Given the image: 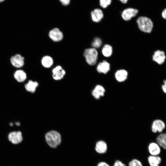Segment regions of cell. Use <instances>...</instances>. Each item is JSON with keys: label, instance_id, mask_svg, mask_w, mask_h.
I'll return each mask as SVG.
<instances>
[{"label": "cell", "instance_id": "obj_1", "mask_svg": "<svg viewBox=\"0 0 166 166\" xmlns=\"http://www.w3.org/2000/svg\"><path fill=\"white\" fill-rule=\"evenodd\" d=\"M136 22L139 29L145 33H151L153 27V23L152 19L148 17L141 16L139 17Z\"/></svg>", "mask_w": 166, "mask_h": 166}, {"label": "cell", "instance_id": "obj_2", "mask_svg": "<svg viewBox=\"0 0 166 166\" xmlns=\"http://www.w3.org/2000/svg\"><path fill=\"white\" fill-rule=\"evenodd\" d=\"M46 141L51 148H56L61 143V137L58 132L51 131L48 132L45 135Z\"/></svg>", "mask_w": 166, "mask_h": 166}, {"label": "cell", "instance_id": "obj_3", "mask_svg": "<svg viewBox=\"0 0 166 166\" xmlns=\"http://www.w3.org/2000/svg\"><path fill=\"white\" fill-rule=\"evenodd\" d=\"M84 55L87 62L89 65H93L96 63L98 52L95 48H88L84 51Z\"/></svg>", "mask_w": 166, "mask_h": 166}, {"label": "cell", "instance_id": "obj_4", "mask_svg": "<svg viewBox=\"0 0 166 166\" xmlns=\"http://www.w3.org/2000/svg\"><path fill=\"white\" fill-rule=\"evenodd\" d=\"M138 10L135 8L129 7L124 9L121 13L122 18L125 21L130 20L132 18L136 16Z\"/></svg>", "mask_w": 166, "mask_h": 166}, {"label": "cell", "instance_id": "obj_5", "mask_svg": "<svg viewBox=\"0 0 166 166\" xmlns=\"http://www.w3.org/2000/svg\"><path fill=\"white\" fill-rule=\"evenodd\" d=\"M166 58L164 52L160 50L155 51L152 56V61L159 65H161L164 63Z\"/></svg>", "mask_w": 166, "mask_h": 166}, {"label": "cell", "instance_id": "obj_6", "mask_svg": "<svg viewBox=\"0 0 166 166\" xmlns=\"http://www.w3.org/2000/svg\"><path fill=\"white\" fill-rule=\"evenodd\" d=\"M49 35L53 41L57 42L61 41L63 37L62 33L58 28H55L50 31Z\"/></svg>", "mask_w": 166, "mask_h": 166}, {"label": "cell", "instance_id": "obj_7", "mask_svg": "<svg viewBox=\"0 0 166 166\" xmlns=\"http://www.w3.org/2000/svg\"><path fill=\"white\" fill-rule=\"evenodd\" d=\"M24 58L19 54H17L12 56L10 58V62L12 65L14 67L20 68L24 65Z\"/></svg>", "mask_w": 166, "mask_h": 166}, {"label": "cell", "instance_id": "obj_8", "mask_svg": "<svg viewBox=\"0 0 166 166\" xmlns=\"http://www.w3.org/2000/svg\"><path fill=\"white\" fill-rule=\"evenodd\" d=\"M8 139L13 144L19 143L22 140V133L20 131L11 132L8 135Z\"/></svg>", "mask_w": 166, "mask_h": 166}, {"label": "cell", "instance_id": "obj_9", "mask_svg": "<svg viewBox=\"0 0 166 166\" xmlns=\"http://www.w3.org/2000/svg\"><path fill=\"white\" fill-rule=\"evenodd\" d=\"M165 125L164 122L160 119L154 121L152 126V130L154 133L157 132H161L165 128Z\"/></svg>", "mask_w": 166, "mask_h": 166}, {"label": "cell", "instance_id": "obj_10", "mask_svg": "<svg viewBox=\"0 0 166 166\" xmlns=\"http://www.w3.org/2000/svg\"><path fill=\"white\" fill-rule=\"evenodd\" d=\"M92 20L94 22H100L104 17V14L102 10L99 8H95L91 12Z\"/></svg>", "mask_w": 166, "mask_h": 166}, {"label": "cell", "instance_id": "obj_11", "mask_svg": "<svg viewBox=\"0 0 166 166\" xmlns=\"http://www.w3.org/2000/svg\"><path fill=\"white\" fill-rule=\"evenodd\" d=\"M53 77L55 80H60L62 79L65 74V70L60 65H58L52 70Z\"/></svg>", "mask_w": 166, "mask_h": 166}, {"label": "cell", "instance_id": "obj_12", "mask_svg": "<svg viewBox=\"0 0 166 166\" xmlns=\"http://www.w3.org/2000/svg\"><path fill=\"white\" fill-rule=\"evenodd\" d=\"M160 146L156 142H152L148 147V150L151 155L158 156L161 152Z\"/></svg>", "mask_w": 166, "mask_h": 166}, {"label": "cell", "instance_id": "obj_13", "mask_svg": "<svg viewBox=\"0 0 166 166\" xmlns=\"http://www.w3.org/2000/svg\"><path fill=\"white\" fill-rule=\"evenodd\" d=\"M110 65L106 61H103L98 65L97 70L98 72L106 74L110 70Z\"/></svg>", "mask_w": 166, "mask_h": 166}, {"label": "cell", "instance_id": "obj_14", "mask_svg": "<svg viewBox=\"0 0 166 166\" xmlns=\"http://www.w3.org/2000/svg\"><path fill=\"white\" fill-rule=\"evenodd\" d=\"M105 92L104 88L101 85H98L96 86L92 91V95L96 99H99L101 97L104 95Z\"/></svg>", "mask_w": 166, "mask_h": 166}, {"label": "cell", "instance_id": "obj_15", "mask_svg": "<svg viewBox=\"0 0 166 166\" xmlns=\"http://www.w3.org/2000/svg\"><path fill=\"white\" fill-rule=\"evenodd\" d=\"M107 149V144L103 140H100L97 142L95 147V150L98 153H105L106 152Z\"/></svg>", "mask_w": 166, "mask_h": 166}, {"label": "cell", "instance_id": "obj_16", "mask_svg": "<svg viewBox=\"0 0 166 166\" xmlns=\"http://www.w3.org/2000/svg\"><path fill=\"white\" fill-rule=\"evenodd\" d=\"M150 166H159L161 162V159L159 156L150 155L148 158Z\"/></svg>", "mask_w": 166, "mask_h": 166}, {"label": "cell", "instance_id": "obj_17", "mask_svg": "<svg viewBox=\"0 0 166 166\" xmlns=\"http://www.w3.org/2000/svg\"><path fill=\"white\" fill-rule=\"evenodd\" d=\"M128 76L127 72L124 69H120L117 70L115 74V77L116 80L119 82H123L127 78Z\"/></svg>", "mask_w": 166, "mask_h": 166}, {"label": "cell", "instance_id": "obj_18", "mask_svg": "<svg viewBox=\"0 0 166 166\" xmlns=\"http://www.w3.org/2000/svg\"><path fill=\"white\" fill-rule=\"evenodd\" d=\"M14 76L15 79L19 82H23L26 78V73L22 70L16 71L14 73Z\"/></svg>", "mask_w": 166, "mask_h": 166}, {"label": "cell", "instance_id": "obj_19", "mask_svg": "<svg viewBox=\"0 0 166 166\" xmlns=\"http://www.w3.org/2000/svg\"><path fill=\"white\" fill-rule=\"evenodd\" d=\"M156 141L161 147L166 149V133L160 134L157 137Z\"/></svg>", "mask_w": 166, "mask_h": 166}, {"label": "cell", "instance_id": "obj_20", "mask_svg": "<svg viewBox=\"0 0 166 166\" xmlns=\"http://www.w3.org/2000/svg\"><path fill=\"white\" fill-rule=\"evenodd\" d=\"M41 63L44 67L49 68L53 64V60L51 57L49 56H45L42 58Z\"/></svg>", "mask_w": 166, "mask_h": 166}, {"label": "cell", "instance_id": "obj_21", "mask_svg": "<svg viewBox=\"0 0 166 166\" xmlns=\"http://www.w3.org/2000/svg\"><path fill=\"white\" fill-rule=\"evenodd\" d=\"M38 85V83L37 82L30 80L28 83L25 85V87L27 91L34 93Z\"/></svg>", "mask_w": 166, "mask_h": 166}, {"label": "cell", "instance_id": "obj_22", "mask_svg": "<svg viewBox=\"0 0 166 166\" xmlns=\"http://www.w3.org/2000/svg\"><path fill=\"white\" fill-rule=\"evenodd\" d=\"M113 51L112 46L108 44L104 45L102 50V52L103 55L105 57H109L111 56Z\"/></svg>", "mask_w": 166, "mask_h": 166}, {"label": "cell", "instance_id": "obj_23", "mask_svg": "<svg viewBox=\"0 0 166 166\" xmlns=\"http://www.w3.org/2000/svg\"><path fill=\"white\" fill-rule=\"evenodd\" d=\"M112 0H99V4L103 8H106L112 3Z\"/></svg>", "mask_w": 166, "mask_h": 166}, {"label": "cell", "instance_id": "obj_24", "mask_svg": "<svg viewBox=\"0 0 166 166\" xmlns=\"http://www.w3.org/2000/svg\"><path fill=\"white\" fill-rule=\"evenodd\" d=\"M102 41L101 40L98 38H95L92 43V46L94 48H99L101 45Z\"/></svg>", "mask_w": 166, "mask_h": 166}, {"label": "cell", "instance_id": "obj_25", "mask_svg": "<svg viewBox=\"0 0 166 166\" xmlns=\"http://www.w3.org/2000/svg\"><path fill=\"white\" fill-rule=\"evenodd\" d=\"M128 166H143L141 162L136 159H133L130 161L128 164Z\"/></svg>", "mask_w": 166, "mask_h": 166}, {"label": "cell", "instance_id": "obj_26", "mask_svg": "<svg viewBox=\"0 0 166 166\" xmlns=\"http://www.w3.org/2000/svg\"><path fill=\"white\" fill-rule=\"evenodd\" d=\"M59 1L62 5L66 6L70 4L71 0H59Z\"/></svg>", "mask_w": 166, "mask_h": 166}, {"label": "cell", "instance_id": "obj_27", "mask_svg": "<svg viewBox=\"0 0 166 166\" xmlns=\"http://www.w3.org/2000/svg\"><path fill=\"white\" fill-rule=\"evenodd\" d=\"M113 166H126V165L121 161L117 160L115 162Z\"/></svg>", "mask_w": 166, "mask_h": 166}, {"label": "cell", "instance_id": "obj_28", "mask_svg": "<svg viewBox=\"0 0 166 166\" xmlns=\"http://www.w3.org/2000/svg\"><path fill=\"white\" fill-rule=\"evenodd\" d=\"M163 84L162 85L161 87L163 91L166 93V79L163 81Z\"/></svg>", "mask_w": 166, "mask_h": 166}, {"label": "cell", "instance_id": "obj_29", "mask_svg": "<svg viewBox=\"0 0 166 166\" xmlns=\"http://www.w3.org/2000/svg\"><path fill=\"white\" fill-rule=\"evenodd\" d=\"M161 15L162 18L166 20V8L164 9L161 12Z\"/></svg>", "mask_w": 166, "mask_h": 166}, {"label": "cell", "instance_id": "obj_30", "mask_svg": "<svg viewBox=\"0 0 166 166\" xmlns=\"http://www.w3.org/2000/svg\"><path fill=\"white\" fill-rule=\"evenodd\" d=\"M97 166H109V165L105 162H101L98 163Z\"/></svg>", "mask_w": 166, "mask_h": 166}, {"label": "cell", "instance_id": "obj_31", "mask_svg": "<svg viewBox=\"0 0 166 166\" xmlns=\"http://www.w3.org/2000/svg\"><path fill=\"white\" fill-rule=\"evenodd\" d=\"M123 4H126L128 2V0H119Z\"/></svg>", "mask_w": 166, "mask_h": 166}, {"label": "cell", "instance_id": "obj_32", "mask_svg": "<svg viewBox=\"0 0 166 166\" xmlns=\"http://www.w3.org/2000/svg\"><path fill=\"white\" fill-rule=\"evenodd\" d=\"M16 124L17 126H19L20 125V123L19 122H17L15 123Z\"/></svg>", "mask_w": 166, "mask_h": 166}, {"label": "cell", "instance_id": "obj_33", "mask_svg": "<svg viewBox=\"0 0 166 166\" xmlns=\"http://www.w3.org/2000/svg\"><path fill=\"white\" fill-rule=\"evenodd\" d=\"M10 125L11 126H12L13 125V124L12 123H10Z\"/></svg>", "mask_w": 166, "mask_h": 166}, {"label": "cell", "instance_id": "obj_34", "mask_svg": "<svg viewBox=\"0 0 166 166\" xmlns=\"http://www.w3.org/2000/svg\"><path fill=\"white\" fill-rule=\"evenodd\" d=\"M4 0H0V2H2Z\"/></svg>", "mask_w": 166, "mask_h": 166}]
</instances>
